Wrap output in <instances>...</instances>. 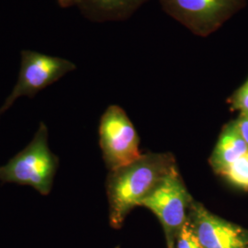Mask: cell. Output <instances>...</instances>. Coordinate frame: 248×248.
Returning <instances> with one entry per match:
<instances>
[{
  "label": "cell",
  "instance_id": "cell-1",
  "mask_svg": "<svg viewBox=\"0 0 248 248\" xmlns=\"http://www.w3.org/2000/svg\"><path fill=\"white\" fill-rule=\"evenodd\" d=\"M176 169L171 155L147 154L128 166L110 171L106 183L110 225L121 228L133 208Z\"/></svg>",
  "mask_w": 248,
  "mask_h": 248
},
{
  "label": "cell",
  "instance_id": "cell-2",
  "mask_svg": "<svg viewBox=\"0 0 248 248\" xmlns=\"http://www.w3.org/2000/svg\"><path fill=\"white\" fill-rule=\"evenodd\" d=\"M59 167V158L48 144V128L41 123L34 137L22 151L0 167V181L32 186L41 195H49Z\"/></svg>",
  "mask_w": 248,
  "mask_h": 248
},
{
  "label": "cell",
  "instance_id": "cell-3",
  "mask_svg": "<svg viewBox=\"0 0 248 248\" xmlns=\"http://www.w3.org/2000/svg\"><path fill=\"white\" fill-rule=\"evenodd\" d=\"M74 62L32 50L20 52V67L16 85L0 108L5 113L19 98H33L36 95L76 69Z\"/></svg>",
  "mask_w": 248,
  "mask_h": 248
},
{
  "label": "cell",
  "instance_id": "cell-4",
  "mask_svg": "<svg viewBox=\"0 0 248 248\" xmlns=\"http://www.w3.org/2000/svg\"><path fill=\"white\" fill-rule=\"evenodd\" d=\"M163 9L192 33L208 37L240 9L246 0H159Z\"/></svg>",
  "mask_w": 248,
  "mask_h": 248
},
{
  "label": "cell",
  "instance_id": "cell-5",
  "mask_svg": "<svg viewBox=\"0 0 248 248\" xmlns=\"http://www.w3.org/2000/svg\"><path fill=\"white\" fill-rule=\"evenodd\" d=\"M192 202L193 200L176 169L160 181L139 206L149 209L156 215L166 232L169 248L187 220V211Z\"/></svg>",
  "mask_w": 248,
  "mask_h": 248
},
{
  "label": "cell",
  "instance_id": "cell-6",
  "mask_svg": "<svg viewBox=\"0 0 248 248\" xmlns=\"http://www.w3.org/2000/svg\"><path fill=\"white\" fill-rule=\"evenodd\" d=\"M99 143L109 171L139 159V139L129 117L121 107H108L99 123Z\"/></svg>",
  "mask_w": 248,
  "mask_h": 248
},
{
  "label": "cell",
  "instance_id": "cell-7",
  "mask_svg": "<svg viewBox=\"0 0 248 248\" xmlns=\"http://www.w3.org/2000/svg\"><path fill=\"white\" fill-rule=\"evenodd\" d=\"M188 218L204 248H248V230L192 202Z\"/></svg>",
  "mask_w": 248,
  "mask_h": 248
},
{
  "label": "cell",
  "instance_id": "cell-8",
  "mask_svg": "<svg viewBox=\"0 0 248 248\" xmlns=\"http://www.w3.org/2000/svg\"><path fill=\"white\" fill-rule=\"evenodd\" d=\"M149 0H57L61 8H75L93 22L122 21Z\"/></svg>",
  "mask_w": 248,
  "mask_h": 248
},
{
  "label": "cell",
  "instance_id": "cell-9",
  "mask_svg": "<svg viewBox=\"0 0 248 248\" xmlns=\"http://www.w3.org/2000/svg\"><path fill=\"white\" fill-rule=\"evenodd\" d=\"M248 154V145L241 137L233 122L226 125L213 150L211 164L216 172Z\"/></svg>",
  "mask_w": 248,
  "mask_h": 248
},
{
  "label": "cell",
  "instance_id": "cell-10",
  "mask_svg": "<svg viewBox=\"0 0 248 248\" xmlns=\"http://www.w3.org/2000/svg\"><path fill=\"white\" fill-rule=\"evenodd\" d=\"M232 185L248 190V154L218 172Z\"/></svg>",
  "mask_w": 248,
  "mask_h": 248
},
{
  "label": "cell",
  "instance_id": "cell-11",
  "mask_svg": "<svg viewBox=\"0 0 248 248\" xmlns=\"http://www.w3.org/2000/svg\"><path fill=\"white\" fill-rule=\"evenodd\" d=\"M169 248H204L196 234L189 218L177 232L174 244Z\"/></svg>",
  "mask_w": 248,
  "mask_h": 248
},
{
  "label": "cell",
  "instance_id": "cell-12",
  "mask_svg": "<svg viewBox=\"0 0 248 248\" xmlns=\"http://www.w3.org/2000/svg\"><path fill=\"white\" fill-rule=\"evenodd\" d=\"M232 104L241 112H248V78L232 98Z\"/></svg>",
  "mask_w": 248,
  "mask_h": 248
},
{
  "label": "cell",
  "instance_id": "cell-13",
  "mask_svg": "<svg viewBox=\"0 0 248 248\" xmlns=\"http://www.w3.org/2000/svg\"><path fill=\"white\" fill-rule=\"evenodd\" d=\"M233 124L241 137L248 145V112H241L238 119Z\"/></svg>",
  "mask_w": 248,
  "mask_h": 248
}]
</instances>
